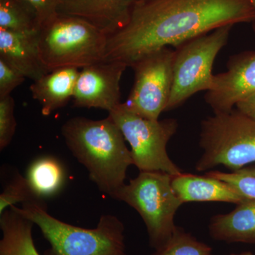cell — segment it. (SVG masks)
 <instances>
[{
    "instance_id": "1",
    "label": "cell",
    "mask_w": 255,
    "mask_h": 255,
    "mask_svg": "<svg viewBox=\"0 0 255 255\" xmlns=\"http://www.w3.org/2000/svg\"><path fill=\"white\" fill-rule=\"evenodd\" d=\"M249 0H138L130 20L107 38L105 60L130 67L163 47L173 46L222 26L253 23Z\"/></svg>"
},
{
    "instance_id": "2",
    "label": "cell",
    "mask_w": 255,
    "mask_h": 255,
    "mask_svg": "<svg viewBox=\"0 0 255 255\" xmlns=\"http://www.w3.org/2000/svg\"><path fill=\"white\" fill-rule=\"evenodd\" d=\"M62 135L69 150L88 171L104 194L115 198L125 185L131 152L118 126L110 116L101 120L74 117L63 124Z\"/></svg>"
},
{
    "instance_id": "3",
    "label": "cell",
    "mask_w": 255,
    "mask_h": 255,
    "mask_svg": "<svg viewBox=\"0 0 255 255\" xmlns=\"http://www.w3.org/2000/svg\"><path fill=\"white\" fill-rule=\"evenodd\" d=\"M11 207L38 226L49 242L52 255H127L125 227L113 215H102L97 228L86 229L55 219L47 211L44 201Z\"/></svg>"
},
{
    "instance_id": "4",
    "label": "cell",
    "mask_w": 255,
    "mask_h": 255,
    "mask_svg": "<svg viewBox=\"0 0 255 255\" xmlns=\"http://www.w3.org/2000/svg\"><path fill=\"white\" fill-rule=\"evenodd\" d=\"M108 36L80 18L58 14L38 33V50L48 73L84 68L105 60Z\"/></svg>"
},
{
    "instance_id": "5",
    "label": "cell",
    "mask_w": 255,
    "mask_h": 255,
    "mask_svg": "<svg viewBox=\"0 0 255 255\" xmlns=\"http://www.w3.org/2000/svg\"><path fill=\"white\" fill-rule=\"evenodd\" d=\"M203 153L198 172L223 165L233 171L255 162V120L238 110L219 112L201 122Z\"/></svg>"
},
{
    "instance_id": "6",
    "label": "cell",
    "mask_w": 255,
    "mask_h": 255,
    "mask_svg": "<svg viewBox=\"0 0 255 255\" xmlns=\"http://www.w3.org/2000/svg\"><path fill=\"white\" fill-rule=\"evenodd\" d=\"M174 177L165 172L140 171L114 198L140 214L147 228L150 246L155 250L172 237L177 228L174 223L176 213L184 204L172 187Z\"/></svg>"
},
{
    "instance_id": "7",
    "label": "cell",
    "mask_w": 255,
    "mask_h": 255,
    "mask_svg": "<svg viewBox=\"0 0 255 255\" xmlns=\"http://www.w3.org/2000/svg\"><path fill=\"white\" fill-rule=\"evenodd\" d=\"M233 26H222L176 47L173 84L165 112L180 107L197 92L211 89L215 59L227 44Z\"/></svg>"
},
{
    "instance_id": "8",
    "label": "cell",
    "mask_w": 255,
    "mask_h": 255,
    "mask_svg": "<svg viewBox=\"0 0 255 255\" xmlns=\"http://www.w3.org/2000/svg\"><path fill=\"white\" fill-rule=\"evenodd\" d=\"M109 116L130 145L133 165L139 170L162 172L173 176L182 173L167 151V144L179 127L176 119L142 118L128 110L124 103L109 112Z\"/></svg>"
},
{
    "instance_id": "9",
    "label": "cell",
    "mask_w": 255,
    "mask_h": 255,
    "mask_svg": "<svg viewBox=\"0 0 255 255\" xmlns=\"http://www.w3.org/2000/svg\"><path fill=\"white\" fill-rule=\"evenodd\" d=\"M174 50L163 47L130 65L134 83L127 102L128 110L142 118L158 120L165 112L173 84Z\"/></svg>"
},
{
    "instance_id": "10",
    "label": "cell",
    "mask_w": 255,
    "mask_h": 255,
    "mask_svg": "<svg viewBox=\"0 0 255 255\" xmlns=\"http://www.w3.org/2000/svg\"><path fill=\"white\" fill-rule=\"evenodd\" d=\"M127 64L104 60L82 68L73 95V106L112 112L121 102L120 81Z\"/></svg>"
},
{
    "instance_id": "11",
    "label": "cell",
    "mask_w": 255,
    "mask_h": 255,
    "mask_svg": "<svg viewBox=\"0 0 255 255\" xmlns=\"http://www.w3.org/2000/svg\"><path fill=\"white\" fill-rule=\"evenodd\" d=\"M255 94V51L247 50L230 57L227 70L214 75L205 101L214 113L228 112Z\"/></svg>"
},
{
    "instance_id": "12",
    "label": "cell",
    "mask_w": 255,
    "mask_h": 255,
    "mask_svg": "<svg viewBox=\"0 0 255 255\" xmlns=\"http://www.w3.org/2000/svg\"><path fill=\"white\" fill-rule=\"evenodd\" d=\"M138 0H61L58 14L84 20L107 36L127 26Z\"/></svg>"
},
{
    "instance_id": "13",
    "label": "cell",
    "mask_w": 255,
    "mask_h": 255,
    "mask_svg": "<svg viewBox=\"0 0 255 255\" xmlns=\"http://www.w3.org/2000/svg\"><path fill=\"white\" fill-rule=\"evenodd\" d=\"M38 33H21L0 28V58L33 81L48 73L40 58Z\"/></svg>"
},
{
    "instance_id": "14",
    "label": "cell",
    "mask_w": 255,
    "mask_h": 255,
    "mask_svg": "<svg viewBox=\"0 0 255 255\" xmlns=\"http://www.w3.org/2000/svg\"><path fill=\"white\" fill-rule=\"evenodd\" d=\"M80 73L71 67L55 69L33 81L30 91L41 105L43 116L65 107L73 98Z\"/></svg>"
},
{
    "instance_id": "15",
    "label": "cell",
    "mask_w": 255,
    "mask_h": 255,
    "mask_svg": "<svg viewBox=\"0 0 255 255\" xmlns=\"http://www.w3.org/2000/svg\"><path fill=\"white\" fill-rule=\"evenodd\" d=\"M172 187L183 203L219 201L238 204L247 201L232 186L209 176L181 173L174 176Z\"/></svg>"
},
{
    "instance_id": "16",
    "label": "cell",
    "mask_w": 255,
    "mask_h": 255,
    "mask_svg": "<svg viewBox=\"0 0 255 255\" xmlns=\"http://www.w3.org/2000/svg\"><path fill=\"white\" fill-rule=\"evenodd\" d=\"M209 231L215 241L255 245V200L240 203L231 212L213 216Z\"/></svg>"
},
{
    "instance_id": "17",
    "label": "cell",
    "mask_w": 255,
    "mask_h": 255,
    "mask_svg": "<svg viewBox=\"0 0 255 255\" xmlns=\"http://www.w3.org/2000/svg\"><path fill=\"white\" fill-rule=\"evenodd\" d=\"M33 225L11 206L0 215V255H40L32 236Z\"/></svg>"
},
{
    "instance_id": "18",
    "label": "cell",
    "mask_w": 255,
    "mask_h": 255,
    "mask_svg": "<svg viewBox=\"0 0 255 255\" xmlns=\"http://www.w3.org/2000/svg\"><path fill=\"white\" fill-rule=\"evenodd\" d=\"M65 171L60 161L44 156L33 161L27 171L28 180L42 199L58 193L65 182Z\"/></svg>"
},
{
    "instance_id": "19",
    "label": "cell",
    "mask_w": 255,
    "mask_h": 255,
    "mask_svg": "<svg viewBox=\"0 0 255 255\" xmlns=\"http://www.w3.org/2000/svg\"><path fill=\"white\" fill-rule=\"evenodd\" d=\"M0 28L33 33L41 26L36 10L26 0H0Z\"/></svg>"
},
{
    "instance_id": "20",
    "label": "cell",
    "mask_w": 255,
    "mask_h": 255,
    "mask_svg": "<svg viewBox=\"0 0 255 255\" xmlns=\"http://www.w3.org/2000/svg\"><path fill=\"white\" fill-rule=\"evenodd\" d=\"M211 251L206 243L177 226L170 239L152 255H210Z\"/></svg>"
},
{
    "instance_id": "21",
    "label": "cell",
    "mask_w": 255,
    "mask_h": 255,
    "mask_svg": "<svg viewBox=\"0 0 255 255\" xmlns=\"http://www.w3.org/2000/svg\"><path fill=\"white\" fill-rule=\"evenodd\" d=\"M43 201L31 187L27 178L18 173L15 174L0 194V215L7 208L19 202L24 204Z\"/></svg>"
},
{
    "instance_id": "22",
    "label": "cell",
    "mask_w": 255,
    "mask_h": 255,
    "mask_svg": "<svg viewBox=\"0 0 255 255\" xmlns=\"http://www.w3.org/2000/svg\"><path fill=\"white\" fill-rule=\"evenodd\" d=\"M206 174L228 183L247 200H255V167L231 172L210 171Z\"/></svg>"
},
{
    "instance_id": "23",
    "label": "cell",
    "mask_w": 255,
    "mask_h": 255,
    "mask_svg": "<svg viewBox=\"0 0 255 255\" xmlns=\"http://www.w3.org/2000/svg\"><path fill=\"white\" fill-rule=\"evenodd\" d=\"M14 100L11 95L0 98V150L9 145L16 132Z\"/></svg>"
},
{
    "instance_id": "24",
    "label": "cell",
    "mask_w": 255,
    "mask_h": 255,
    "mask_svg": "<svg viewBox=\"0 0 255 255\" xmlns=\"http://www.w3.org/2000/svg\"><path fill=\"white\" fill-rule=\"evenodd\" d=\"M26 78L19 70L0 58V98L10 95Z\"/></svg>"
},
{
    "instance_id": "25",
    "label": "cell",
    "mask_w": 255,
    "mask_h": 255,
    "mask_svg": "<svg viewBox=\"0 0 255 255\" xmlns=\"http://www.w3.org/2000/svg\"><path fill=\"white\" fill-rule=\"evenodd\" d=\"M36 10L41 28L58 16V9L61 0H26Z\"/></svg>"
},
{
    "instance_id": "26",
    "label": "cell",
    "mask_w": 255,
    "mask_h": 255,
    "mask_svg": "<svg viewBox=\"0 0 255 255\" xmlns=\"http://www.w3.org/2000/svg\"><path fill=\"white\" fill-rule=\"evenodd\" d=\"M236 107L242 113L255 120V94L241 101Z\"/></svg>"
},
{
    "instance_id": "27",
    "label": "cell",
    "mask_w": 255,
    "mask_h": 255,
    "mask_svg": "<svg viewBox=\"0 0 255 255\" xmlns=\"http://www.w3.org/2000/svg\"><path fill=\"white\" fill-rule=\"evenodd\" d=\"M249 1H251V4L253 5V8H254L255 11V0H249ZM252 25H253V30H254L255 33V18L254 21L252 23Z\"/></svg>"
},
{
    "instance_id": "28",
    "label": "cell",
    "mask_w": 255,
    "mask_h": 255,
    "mask_svg": "<svg viewBox=\"0 0 255 255\" xmlns=\"http://www.w3.org/2000/svg\"><path fill=\"white\" fill-rule=\"evenodd\" d=\"M229 255H255L251 252H245V253H240V254H231Z\"/></svg>"
}]
</instances>
